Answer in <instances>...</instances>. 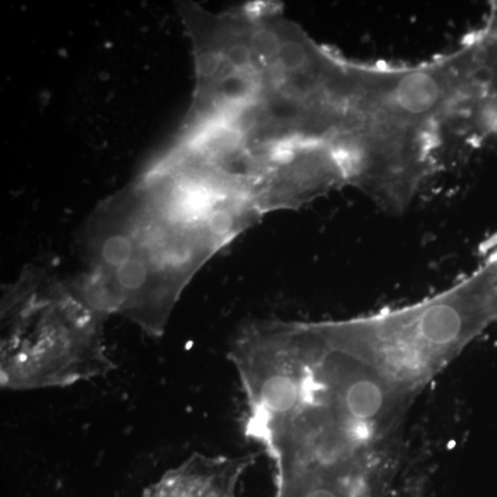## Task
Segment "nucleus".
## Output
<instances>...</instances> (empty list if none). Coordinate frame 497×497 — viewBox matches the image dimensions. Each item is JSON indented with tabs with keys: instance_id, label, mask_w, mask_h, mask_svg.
I'll return each mask as SVG.
<instances>
[{
	"instance_id": "1",
	"label": "nucleus",
	"mask_w": 497,
	"mask_h": 497,
	"mask_svg": "<svg viewBox=\"0 0 497 497\" xmlns=\"http://www.w3.org/2000/svg\"><path fill=\"white\" fill-rule=\"evenodd\" d=\"M497 324V245L478 267L431 298L343 321L319 322L324 339L416 400L474 340Z\"/></svg>"
},
{
	"instance_id": "2",
	"label": "nucleus",
	"mask_w": 497,
	"mask_h": 497,
	"mask_svg": "<svg viewBox=\"0 0 497 497\" xmlns=\"http://www.w3.org/2000/svg\"><path fill=\"white\" fill-rule=\"evenodd\" d=\"M413 400L326 341L298 409L261 445L276 468L382 458Z\"/></svg>"
},
{
	"instance_id": "3",
	"label": "nucleus",
	"mask_w": 497,
	"mask_h": 497,
	"mask_svg": "<svg viewBox=\"0 0 497 497\" xmlns=\"http://www.w3.org/2000/svg\"><path fill=\"white\" fill-rule=\"evenodd\" d=\"M104 318L75 286L25 279L2 313L4 387H63L106 372Z\"/></svg>"
},
{
	"instance_id": "4",
	"label": "nucleus",
	"mask_w": 497,
	"mask_h": 497,
	"mask_svg": "<svg viewBox=\"0 0 497 497\" xmlns=\"http://www.w3.org/2000/svg\"><path fill=\"white\" fill-rule=\"evenodd\" d=\"M326 340L319 322H256L231 347L248 400V435L258 443L298 409Z\"/></svg>"
},
{
	"instance_id": "5",
	"label": "nucleus",
	"mask_w": 497,
	"mask_h": 497,
	"mask_svg": "<svg viewBox=\"0 0 497 497\" xmlns=\"http://www.w3.org/2000/svg\"><path fill=\"white\" fill-rule=\"evenodd\" d=\"M250 458L195 455L169 471L146 497H237V486Z\"/></svg>"
},
{
	"instance_id": "6",
	"label": "nucleus",
	"mask_w": 497,
	"mask_h": 497,
	"mask_svg": "<svg viewBox=\"0 0 497 497\" xmlns=\"http://www.w3.org/2000/svg\"><path fill=\"white\" fill-rule=\"evenodd\" d=\"M464 46L476 98L489 118L497 123V2L492 4L483 27Z\"/></svg>"
}]
</instances>
